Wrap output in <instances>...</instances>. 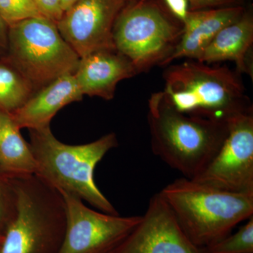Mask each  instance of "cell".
Instances as JSON below:
<instances>
[{"label": "cell", "instance_id": "obj_7", "mask_svg": "<svg viewBox=\"0 0 253 253\" xmlns=\"http://www.w3.org/2000/svg\"><path fill=\"white\" fill-rule=\"evenodd\" d=\"M183 29V23L154 0H133L118 15L113 43L138 73L146 72L172 54Z\"/></svg>", "mask_w": 253, "mask_h": 253}, {"label": "cell", "instance_id": "obj_15", "mask_svg": "<svg viewBox=\"0 0 253 253\" xmlns=\"http://www.w3.org/2000/svg\"><path fill=\"white\" fill-rule=\"evenodd\" d=\"M253 15L245 11L237 21L219 31L198 61L207 64L232 61L238 73H247L253 78Z\"/></svg>", "mask_w": 253, "mask_h": 253}, {"label": "cell", "instance_id": "obj_27", "mask_svg": "<svg viewBox=\"0 0 253 253\" xmlns=\"http://www.w3.org/2000/svg\"><path fill=\"white\" fill-rule=\"evenodd\" d=\"M0 176H1V175H0ZM3 177H4V176H3Z\"/></svg>", "mask_w": 253, "mask_h": 253}, {"label": "cell", "instance_id": "obj_16", "mask_svg": "<svg viewBox=\"0 0 253 253\" xmlns=\"http://www.w3.org/2000/svg\"><path fill=\"white\" fill-rule=\"evenodd\" d=\"M10 113L0 111V175L7 179L33 175L36 163L29 144Z\"/></svg>", "mask_w": 253, "mask_h": 253}, {"label": "cell", "instance_id": "obj_22", "mask_svg": "<svg viewBox=\"0 0 253 253\" xmlns=\"http://www.w3.org/2000/svg\"><path fill=\"white\" fill-rule=\"evenodd\" d=\"M133 1V0H127ZM190 11L216 9L228 6H244V0H188Z\"/></svg>", "mask_w": 253, "mask_h": 253}, {"label": "cell", "instance_id": "obj_18", "mask_svg": "<svg viewBox=\"0 0 253 253\" xmlns=\"http://www.w3.org/2000/svg\"><path fill=\"white\" fill-rule=\"evenodd\" d=\"M207 253H253V216L236 231L205 249Z\"/></svg>", "mask_w": 253, "mask_h": 253}, {"label": "cell", "instance_id": "obj_13", "mask_svg": "<svg viewBox=\"0 0 253 253\" xmlns=\"http://www.w3.org/2000/svg\"><path fill=\"white\" fill-rule=\"evenodd\" d=\"M245 11L244 6L190 11L183 22L180 41L162 66L184 58L199 61L219 31L237 21Z\"/></svg>", "mask_w": 253, "mask_h": 253}, {"label": "cell", "instance_id": "obj_24", "mask_svg": "<svg viewBox=\"0 0 253 253\" xmlns=\"http://www.w3.org/2000/svg\"><path fill=\"white\" fill-rule=\"evenodd\" d=\"M9 47V26L0 17V60L5 59Z\"/></svg>", "mask_w": 253, "mask_h": 253}, {"label": "cell", "instance_id": "obj_6", "mask_svg": "<svg viewBox=\"0 0 253 253\" xmlns=\"http://www.w3.org/2000/svg\"><path fill=\"white\" fill-rule=\"evenodd\" d=\"M6 59L36 92L61 76L74 74L81 58L63 39L56 23L40 16L9 26Z\"/></svg>", "mask_w": 253, "mask_h": 253}, {"label": "cell", "instance_id": "obj_3", "mask_svg": "<svg viewBox=\"0 0 253 253\" xmlns=\"http://www.w3.org/2000/svg\"><path fill=\"white\" fill-rule=\"evenodd\" d=\"M148 123L154 154L190 179L211 162L228 132V123L176 111L162 91L154 93L149 100Z\"/></svg>", "mask_w": 253, "mask_h": 253}, {"label": "cell", "instance_id": "obj_23", "mask_svg": "<svg viewBox=\"0 0 253 253\" xmlns=\"http://www.w3.org/2000/svg\"><path fill=\"white\" fill-rule=\"evenodd\" d=\"M169 14L180 22H184L190 11L188 0H163Z\"/></svg>", "mask_w": 253, "mask_h": 253}, {"label": "cell", "instance_id": "obj_17", "mask_svg": "<svg viewBox=\"0 0 253 253\" xmlns=\"http://www.w3.org/2000/svg\"><path fill=\"white\" fill-rule=\"evenodd\" d=\"M35 91L19 71L6 59L0 60V111L14 113Z\"/></svg>", "mask_w": 253, "mask_h": 253}, {"label": "cell", "instance_id": "obj_9", "mask_svg": "<svg viewBox=\"0 0 253 253\" xmlns=\"http://www.w3.org/2000/svg\"><path fill=\"white\" fill-rule=\"evenodd\" d=\"M192 180L229 192H253V112L228 123L227 135L220 149Z\"/></svg>", "mask_w": 253, "mask_h": 253}, {"label": "cell", "instance_id": "obj_19", "mask_svg": "<svg viewBox=\"0 0 253 253\" xmlns=\"http://www.w3.org/2000/svg\"><path fill=\"white\" fill-rule=\"evenodd\" d=\"M42 16L33 0H0V17L8 26Z\"/></svg>", "mask_w": 253, "mask_h": 253}, {"label": "cell", "instance_id": "obj_2", "mask_svg": "<svg viewBox=\"0 0 253 253\" xmlns=\"http://www.w3.org/2000/svg\"><path fill=\"white\" fill-rule=\"evenodd\" d=\"M29 145L36 163L35 174L60 193L73 195L103 212L118 214L94 181V169L105 155L118 146L109 133L81 145L58 140L49 127L31 129Z\"/></svg>", "mask_w": 253, "mask_h": 253}, {"label": "cell", "instance_id": "obj_5", "mask_svg": "<svg viewBox=\"0 0 253 253\" xmlns=\"http://www.w3.org/2000/svg\"><path fill=\"white\" fill-rule=\"evenodd\" d=\"M11 180L16 214L5 231L0 253H59L66 223L62 194L36 174Z\"/></svg>", "mask_w": 253, "mask_h": 253}, {"label": "cell", "instance_id": "obj_8", "mask_svg": "<svg viewBox=\"0 0 253 253\" xmlns=\"http://www.w3.org/2000/svg\"><path fill=\"white\" fill-rule=\"evenodd\" d=\"M62 194L66 231L59 253H113L141 221L89 208L73 195Z\"/></svg>", "mask_w": 253, "mask_h": 253}, {"label": "cell", "instance_id": "obj_4", "mask_svg": "<svg viewBox=\"0 0 253 253\" xmlns=\"http://www.w3.org/2000/svg\"><path fill=\"white\" fill-rule=\"evenodd\" d=\"M160 194L183 231L201 249L224 239L253 216V192H229L182 177Z\"/></svg>", "mask_w": 253, "mask_h": 253}, {"label": "cell", "instance_id": "obj_21", "mask_svg": "<svg viewBox=\"0 0 253 253\" xmlns=\"http://www.w3.org/2000/svg\"><path fill=\"white\" fill-rule=\"evenodd\" d=\"M42 16L54 23L62 17L63 10L60 0H33Z\"/></svg>", "mask_w": 253, "mask_h": 253}, {"label": "cell", "instance_id": "obj_12", "mask_svg": "<svg viewBox=\"0 0 253 253\" xmlns=\"http://www.w3.org/2000/svg\"><path fill=\"white\" fill-rule=\"evenodd\" d=\"M137 74L131 61L115 48L97 50L81 58L74 76L83 96L109 101L120 82Z\"/></svg>", "mask_w": 253, "mask_h": 253}, {"label": "cell", "instance_id": "obj_26", "mask_svg": "<svg viewBox=\"0 0 253 253\" xmlns=\"http://www.w3.org/2000/svg\"><path fill=\"white\" fill-rule=\"evenodd\" d=\"M4 235H1V234H0V248H1V245H2L3 244V241H4Z\"/></svg>", "mask_w": 253, "mask_h": 253}, {"label": "cell", "instance_id": "obj_25", "mask_svg": "<svg viewBox=\"0 0 253 253\" xmlns=\"http://www.w3.org/2000/svg\"><path fill=\"white\" fill-rule=\"evenodd\" d=\"M78 0H60L63 11H67Z\"/></svg>", "mask_w": 253, "mask_h": 253}, {"label": "cell", "instance_id": "obj_14", "mask_svg": "<svg viewBox=\"0 0 253 253\" xmlns=\"http://www.w3.org/2000/svg\"><path fill=\"white\" fill-rule=\"evenodd\" d=\"M83 96L74 74L66 75L37 91L11 116L19 129H44L60 110Z\"/></svg>", "mask_w": 253, "mask_h": 253}, {"label": "cell", "instance_id": "obj_10", "mask_svg": "<svg viewBox=\"0 0 253 253\" xmlns=\"http://www.w3.org/2000/svg\"><path fill=\"white\" fill-rule=\"evenodd\" d=\"M127 0H78L56 23L63 39L80 58L115 49L113 31Z\"/></svg>", "mask_w": 253, "mask_h": 253}, {"label": "cell", "instance_id": "obj_20", "mask_svg": "<svg viewBox=\"0 0 253 253\" xmlns=\"http://www.w3.org/2000/svg\"><path fill=\"white\" fill-rule=\"evenodd\" d=\"M17 196L12 181L0 176V234L4 235L16 214Z\"/></svg>", "mask_w": 253, "mask_h": 253}, {"label": "cell", "instance_id": "obj_11", "mask_svg": "<svg viewBox=\"0 0 253 253\" xmlns=\"http://www.w3.org/2000/svg\"><path fill=\"white\" fill-rule=\"evenodd\" d=\"M113 253H207L185 234L160 192L141 221Z\"/></svg>", "mask_w": 253, "mask_h": 253}, {"label": "cell", "instance_id": "obj_1", "mask_svg": "<svg viewBox=\"0 0 253 253\" xmlns=\"http://www.w3.org/2000/svg\"><path fill=\"white\" fill-rule=\"evenodd\" d=\"M239 75L226 66L189 60L166 68L161 91L168 104L183 114L228 123L253 112Z\"/></svg>", "mask_w": 253, "mask_h": 253}]
</instances>
